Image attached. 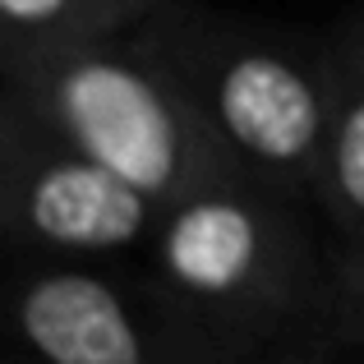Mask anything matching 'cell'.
Here are the masks:
<instances>
[{
	"label": "cell",
	"mask_w": 364,
	"mask_h": 364,
	"mask_svg": "<svg viewBox=\"0 0 364 364\" xmlns=\"http://www.w3.org/2000/svg\"><path fill=\"white\" fill-rule=\"evenodd\" d=\"M18 318L51 364H148L129 314L97 277H42L28 286Z\"/></svg>",
	"instance_id": "obj_2"
},
{
	"label": "cell",
	"mask_w": 364,
	"mask_h": 364,
	"mask_svg": "<svg viewBox=\"0 0 364 364\" xmlns=\"http://www.w3.org/2000/svg\"><path fill=\"white\" fill-rule=\"evenodd\" d=\"M258 258V226L240 203L208 198L171 222L166 235V267L189 291L222 295L240 286Z\"/></svg>",
	"instance_id": "obj_5"
},
{
	"label": "cell",
	"mask_w": 364,
	"mask_h": 364,
	"mask_svg": "<svg viewBox=\"0 0 364 364\" xmlns=\"http://www.w3.org/2000/svg\"><path fill=\"white\" fill-rule=\"evenodd\" d=\"M222 120L254 157L295 161L318 139V97L277 55H245L222 79Z\"/></svg>",
	"instance_id": "obj_4"
},
{
	"label": "cell",
	"mask_w": 364,
	"mask_h": 364,
	"mask_svg": "<svg viewBox=\"0 0 364 364\" xmlns=\"http://www.w3.org/2000/svg\"><path fill=\"white\" fill-rule=\"evenodd\" d=\"M33 226L55 245L70 249H116L129 245L148 222L143 189L129 185L124 176L107 171L102 161H70L51 166L33 185L28 198Z\"/></svg>",
	"instance_id": "obj_3"
},
{
	"label": "cell",
	"mask_w": 364,
	"mask_h": 364,
	"mask_svg": "<svg viewBox=\"0 0 364 364\" xmlns=\"http://www.w3.org/2000/svg\"><path fill=\"white\" fill-rule=\"evenodd\" d=\"M60 111L92 161L157 194L180 176V134L161 92L116 60H83L60 83Z\"/></svg>",
	"instance_id": "obj_1"
},
{
	"label": "cell",
	"mask_w": 364,
	"mask_h": 364,
	"mask_svg": "<svg viewBox=\"0 0 364 364\" xmlns=\"http://www.w3.org/2000/svg\"><path fill=\"white\" fill-rule=\"evenodd\" d=\"M337 180H341V194L364 213V102H355L350 116L341 120V134H337Z\"/></svg>",
	"instance_id": "obj_6"
},
{
	"label": "cell",
	"mask_w": 364,
	"mask_h": 364,
	"mask_svg": "<svg viewBox=\"0 0 364 364\" xmlns=\"http://www.w3.org/2000/svg\"><path fill=\"white\" fill-rule=\"evenodd\" d=\"M65 5H70V0H0V9H5L14 23H46V18H55Z\"/></svg>",
	"instance_id": "obj_7"
}]
</instances>
